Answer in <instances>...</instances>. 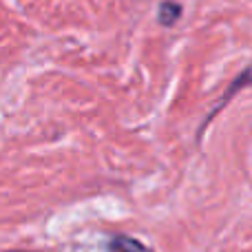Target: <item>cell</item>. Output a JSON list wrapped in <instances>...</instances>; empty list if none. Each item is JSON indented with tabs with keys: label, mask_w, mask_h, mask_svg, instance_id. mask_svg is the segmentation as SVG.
Instances as JSON below:
<instances>
[{
	"label": "cell",
	"mask_w": 252,
	"mask_h": 252,
	"mask_svg": "<svg viewBox=\"0 0 252 252\" xmlns=\"http://www.w3.org/2000/svg\"><path fill=\"white\" fill-rule=\"evenodd\" d=\"M246 84H252V66H250V69H248V71H246V73H244V75H241V78H237V82H235V84H232V89H230V91H228V95H232V93H235V91H237V89L246 87Z\"/></svg>",
	"instance_id": "3957f363"
},
{
	"label": "cell",
	"mask_w": 252,
	"mask_h": 252,
	"mask_svg": "<svg viewBox=\"0 0 252 252\" xmlns=\"http://www.w3.org/2000/svg\"><path fill=\"white\" fill-rule=\"evenodd\" d=\"M179 16H182V4L173 2V0H168V2H164L159 7V22L164 27L175 25L179 20Z\"/></svg>",
	"instance_id": "7a4b0ae2"
},
{
	"label": "cell",
	"mask_w": 252,
	"mask_h": 252,
	"mask_svg": "<svg viewBox=\"0 0 252 252\" xmlns=\"http://www.w3.org/2000/svg\"><path fill=\"white\" fill-rule=\"evenodd\" d=\"M106 252H153L148 246H144L142 241L133 239V237H126V235H118L109 241L106 246Z\"/></svg>",
	"instance_id": "6da1fadb"
}]
</instances>
